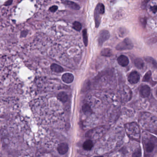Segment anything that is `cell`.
Listing matches in <instances>:
<instances>
[{
  "label": "cell",
  "instance_id": "6da1fadb",
  "mask_svg": "<svg viewBox=\"0 0 157 157\" xmlns=\"http://www.w3.org/2000/svg\"><path fill=\"white\" fill-rule=\"evenodd\" d=\"M133 45L131 40L129 38H126L117 45L116 48L118 50L122 51L130 50L133 48Z\"/></svg>",
  "mask_w": 157,
  "mask_h": 157
},
{
  "label": "cell",
  "instance_id": "7a4b0ae2",
  "mask_svg": "<svg viewBox=\"0 0 157 157\" xmlns=\"http://www.w3.org/2000/svg\"><path fill=\"white\" fill-rule=\"evenodd\" d=\"M110 37V34L107 30H102L99 33L98 37V44L102 46L105 41L108 40Z\"/></svg>",
  "mask_w": 157,
  "mask_h": 157
},
{
  "label": "cell",
  "instance_id": "3957f363",
  "mask_svg": "<svg viewBox=\"0 0 157 157\" xmlns=\"http://www.w3.org/2000/svg\"><path fill=\"white\" fill-rule=\"evenodd\" d=\"M140 75L137 71H133L129 74L128 80L130 84H137L140 80Z\"/></svg>",
  "mask_w": 157,
  "mask_h": 157
},
{
  "label": "cell",
  "instance_id": "277c9868",
  "mask_svg": "<svg viewBox=\"0 0 157 157\" xmlns=\"http://www.w3.org/2000/svg\"><path fill=\"white\" fill-rule=\"evenodd\" d=\"M140 94L143 97H147L150 95L151 92L150 88L147 85H144L140 89Z\"/></svg>",
  "mask_w": 157,
  "mask_h": 157
},
{
  "label": "cell",
  "instance_id": "5b68a950",
  "mask_svg": "<svg viewBox=\"0 0 157 157\" xmlns=\"http://www.w3.org/2000/svg\"><path fill=\"white\" fill-rule=\"evenodd\" d=\"M57 149L60 154L64 155L68 151L69 146L66 143H62L58 146Z\"/></svg>",
  "mask_w": 157,
  "mask_h": 157
},
{
  "label": "cell",
  "instance_id": "8992f818",
  "mask_svg": "<svg viewBox=\"0 0 157 157\" xmlns=\"http://www.w3.org/2000/svg\"><path fill=\"white\" fill-rule=\"evenodd\" d=\"M118 63L119 65L123 67H125L129 64V60L128 57L125 55H121L117 59Z\"/></svg>",
  "mask_w": 157,
  "mask_h": 157
},
{
  "label": "cell",
  "instance_id": "52a82bcc",
  "mask_svg": "<svg viewBox=\"0 0 157 157\" xmlns=\"http://www.w3.org/2000/svg\"><path fill=\"white\" fill-rule=\"evenodd\" d=\"M63 81L66 83H70L74 81V77L72 74L70 73H65L62 77Z\"/></svg>",
  "mask_w": 157,
  "mask_h": 157
},
{
  "label": "cell",
  "instance_id": "ba28073f",
  "mask_svg": "<svg viewBox=\"0 0 157 157\" xmlns=\"http://www.w3.org/2000/svg\"><path fill=\"white\" fill-rule=\"evenodd\" d=\"M64 3L66 5L69 7L70 8H72L74 10H78L80 9V7L79 5H78L76 3L72 1H70V0H65L64 1Z\"/></svg>",
  "mask_w": 157,
  "mask_h": 157
},
{
  "label": "cell",
  "instance_id": "9c48e42d",
  "mask_svg": "<svg viewBox=\"0 0 157 157\" xmlns=\"http://www.w3.org/2000/svg\"><path fill=\"white\" fill-rule=\"evenodd\" d=\"M145 60L151 65L153 68L157 69V63L153 58L150 56H146L145 57Z\"/></svg>",
  "mask_w": 157,
  "mask_h": 157
},
{
  "label": "cell",
  "instance_id": "30bf717a",
  "mask_svg": "<svg viewBox=\"0 0 157 157\" xmlns=\"http://www.w3.org/2000/svg\"><path fill=\"white\" fill-rule=\"evenodd\" d=\"M93 147V143L92 141L90 140H88L85 141L83 144V148L85 150H90L92 149Z\"/></svg>",
  "mask_w": 157,
  "mask_h": 157
},
{
  "label": "cell",
  "instance_id": "8fae6325",
  "mask_svg": "<svg viewBox=\"0 0 157 157\" xmlns=\"http://www.w3.org/2000/svg\"><path fill=\"white\" fill-rule=\"evenodd\" d=\"M57 98L61 102H65L68 100V95L66 93L61 92L58 94Z\"/></svg>",
  "mask_w": 157,
  "mask_h": 157
},
{
  "label": "cell",
  "instance_id": "7c38bea8",
  "mask_svg": "<svg viewBox=\"0 0 157 157\" xmlns=\"http://www.w3.org/2000/svg\"><path fill=\"white\" fill-rule=\"evenodd\" d=\"M51 69L54 72L60 73L63 71V69L60 66L53 64L51 66Z\"/></svg>",
  "mask_w": 157,
  "mask_h": 157
},
{
  "label": "cell",
  "instance_id": "4fadbf2b",
  "mask_svg": "<svg viewBox=\"0 0 157 157\" xmlns=\"http://www.w3.org/2000/svg\"><path fill=\"white\" fill-rule=\"evenodd\" d=\"M135 65L137 69H141L143 68L144 62L143 60L139 58H137L134 61Z\"/></svg>",
  "mask_w": 157,
  "mask_h": 157
},
{
  "label": "cell",
  "instance_id": "5bb4252c",
  "mask_svg": "<svg viewBox=\"0 0 157 157\" xmlns=\"http://www.w3.org/2000/svg\"><path fill=\"white\" fill-rule=\"evenodd\" d=\"M101 55L105 56H110L112 55V51L109 48L103 49L101 51Z\"/></svg>",
  "mask_w": 157,
  "mask_h": 157
},
{
  "label": "cell",
  "instance_id": "9a60e30c",
  "mask_svg": "<svg viewBox=\"0 0 157 157\" xmlns=\"http://www.w3.org/2000/svg\"><path fill=\"white\" fill-rule=\"evenodd\" d=\"M82 111L85 114H89L92 112V109L88 104H85L82 106Z\"/></svg>",
  "mask_w": 157,
  "mask_h": 157
},
{
  "label": "cell",
  "instance_id": "2e32d148",
  "mask_svg": "<svg viewBox=\"0 0 157 157\" xmlns=\"http://www.w3.org/2000/svg\"><path fill=\"white\" fill-rule=\"evenodd\" d=\"M97 10L99 13L101 14H103L104 12V5L102 3H99L97 5L96 8Z\"/></svg>",
  "mask_w": 157,
  "mask_h": 157
},
{
  "label": "cell",
  "instance_id": "e0dca14e",
  "mask_svg": "<svg viewBox=\"0 0 157 157\" xmlns=\"http://www.w3.org/2000/svg\"><path fill=\"white\" fill-rule=\"evenodd\" d=\"M152 76V73L150 71H148L145 74L144 76L143 77L142 81L143 82H148L151 80Z\"/></svg>",
  "mask_w": 157,
  "mask_h": 157
},
{
  "label": "cell",
  "instance_id": "ac0fdd59",
  "mask_svg": "<svg viewBox=\"0 0 157 157\" xmlns=\"http://www.w3.org/2000/svg\"><path fill=\"white\" fill-rule=\"evenodd\" d=\"M73 27L77 31H80L82 28V25L80 22L75 21L73 24Z\"/></svg>",
  "mask_w": 157,
  "mask_h": 157
},
{
  "label": "cell",
  "instance_id": "d6986e66",
  "mask_svg": "<svg viewBox=\"0 0 157 157\" xmlns=\"http://www.w3.org/2000/svg\"><path fill=\"white\" fill-rule=\"evenodd\" d=\"M154 148V145L151 142H148L146 145V151L148 153L152 152Z\"/></svg>",
  "mask_w": 157,
  "mask_h": 157
},
{
  "label": "cell",
  "instance_id": "ffe728a7",
  "mask_svg": "<svg viewBox=\"0 0 157 157\" xmlns=\"http://www.w3.org/2000/svg\"><path fill=\"white\" fill-rule=\"evenodd\" d=\"M83 41L85 46H87L88 44V37L86 29H84L83 30Z\"/></svg>",
  "mask_w": 157,
  "mask_h": 157
},
{
  "label": "cell",
  "instance_id": "44dd1931",
  "mask_svg": "<svg viewBox=\"0 0 157 157\" xmlns=\"http://www.w3.org/2000/svg\"><path fill=\"white\" fill-rule=\"evenodd\" d=\"M141 155V149L139 148L136 149L133 153L132 157H140Z\"/></svg>",
  "mask_w": 157,
  "mask_h": 157
},
{
  "label": "cell",
  "instance_id": "7402d4cb",
  "mask_svg": "<svg viewBox=\"0 0 157 157\" xmlns=\"http://www.w3.org/2000/svg\"><path fill=\"white\" fill-rule=\"evenodd\" d=\"M140 22L142 24V25L144 27H145L146 25L147 24V20L145 18H141L140 19Z\"/></svg>",
  "mask_w": 157,
  "mask_h": 157
},
{
  "label": "cell",
  "instance_id": "603a6c76",
  "mask_svg": "<svg viewBox=\"0 0 157 157\" xmlns=\"http://www.w3.org/2000/svg\"><path fill=\"white\" fill-rule=\"evenodd\" d=\"M57 7L56 6H53L52 7H51L50 9L49 10L51 12H55L56 11V10L57 9Z\"/></svg>",
  "mask_w": 157,
  "mask_h": 157
},
{
  "label": "cell",
  "instance_id": "cb8c5ba5",
  "mask_svg": "<svg viewBox=\"0 0 157 157\" xmlns=\"http://www.w3.org/2000/svg\"><path fill=\"white\" fill-rule=\"evenodd\" d=\"M150 9L154 13L157 12V5L151 7Z\"/></svg>",
  "mask_w": 157,
  "mask_h": 157
},
{
  "label": "cell",
  "instance_id": "d4e9b609",
  "mask_svg": "<svg viewBox=\"0 0 157 157\" xmlns=\"http://www.w3.org/2000/svg\"><path fill=\"white\" fill-rule=\"evenodd\" d=\"M149 1V0H145L143 1L142 4V7L143 8H145L147 5V3L148 2V1Z\"/></svg>",
  "mask_w": 157,
  "mask_h": 157
},
{
  "label": "cell",
  "instance_id": "484cf974",
  "mask_svg": "<svg viewBox=\"0 0 157 157\" xmlns=\"http://www.w3.org/2000/svg\"><path fill=\"white\" fill-rule=\"evenodd\" d=\"M12 1L13 0H8L7 1H6L5 2V3L4 4L5 6H9L10 5H11L12 3Z\"/></svg>",
  "mask_w": 157,
  "mask_h": 157
},
{
  "label": "cell",
  "instance_id": "4316f807",
  "mask_svg": "<svg viewBox=\"0 0 157 157\" xmlns=\"http://www.w3.org/2000/svg\"><path fill=\"white\" fill-rule=\"evenodd\" d=\"M103 157L102 156H95V157Z\"/></svg>",
  "mask_w": 157,
  "mask_h": 157
},
{
  "label": "cell",
  "instance_id": "83f0119b",
  "mask_svg": "<svg viewBox=\"0 0 157 157\" xmlns=\"http://www.w3.org/2000/svg\"><path fill=\"white\" fill-rule=\"evenodd\" d=\"M156 94H157V91H156Z\"/></svg>",
  "mask_w": 157,
  "mask_h": 157
}]
</instances>
